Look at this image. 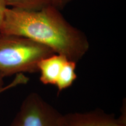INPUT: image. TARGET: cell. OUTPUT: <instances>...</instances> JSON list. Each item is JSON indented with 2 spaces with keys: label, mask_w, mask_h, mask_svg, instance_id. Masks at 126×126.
I'll return each instance as SVG.
<instances>
[{
  "label": "cell",
  "mask_w": 126,
  "mask_h": 126,
  "mask_svg": "<svg viewBox=\"0 0 126 126\" xmlns=\"http://www.w3.org/2000/svg\"><path fill=\"white\" fill-rule=\"evenodd\" d=\"M0 32L31 39L76 63L89 48L85 34L71 25L60 10L50 4L36 11L7 7Z\"/></svg>",
  "instance_id": "1"
},
{
  "label": "cell",
  "mask_w": 126,
  "mask_h": 126,
  "mask_svg": "<svg viewBox=\"0 0 126 126\" xmlns=\"http://www.w3.org/2000/svg\"><path fill=\"white\" fill-rule=\"evenodd\" d=\"M54 54L49 47L26 37L0 34V73L4 77L38 72L40 61Z\"/></svg>",
  "instance_id": "2"
},
{
  "label": "cell",
  "mask_w": 126,
  "mask_h": 126,
  "mask_svg": "<svg viewBox=\"0 0 126 126\" xmlns=\"http://www.w3.org/2000/svg\"><path fill=\"white\" fill-rule=\"evenodd\" d=\"M60 113L36 92L26 96L9 126H60Z\"/></svg>",
  "instance_id": "3"
},
{
  "label": "cell",
  "mask_w": 126,
  "mask_h": 126,
  "mask_svg": "<svg viewBox=\"0 0 126 126\" xmlns=\"http://www.w3.org/2000/svg\"><path fill=\"white\" fill-rule=\"evenodd\" d=\"M60 126H126V118L116 119L100 110L61 114Z\"/></svg>",
  "instance_id": "4"
},
{
  "label": "cell",
  "mask_w": 126,
  "mask_h": 126,
  "mask_svg": "<svg viewBox=\"0 0 126 126\" xmlns=\"http://www.w3.org/2000/svg\"><path fill=\"white\" fill-rule=\"evenodd\" d=\"M67 59L61 55L54 54L42 60L38 64L40 81L45 85H55L63 64Z\"/></svg>",
  "instance_id": "5"
},
{
  "label": "cell",
  "mask_w": 126,
  "mask_h": 126,
  "mask_svg": "<svg viewBox=\"0 0 126 126\" xmlns=\"http://www.w3.org/2000/svg\"><path fill=\"white\" fill-rule=\"evenodd\" d=\"M77 63L68 59L64 62L55 85L59 92L71 86L77 79V75L75 73Z\"/></svg>",
  "instance_id": "6"
},
{
  "label": "cell",
  "mask_w": 126,
  "mask_h": 126,
  "mask_svg": "<svg viewBox=\"0 0 126 126\" xmlns=\"http://www.w3.org/2000/svg\"><path fill=\"white\" fill-rule=\"evenodd\" d=\"M8 8L36 11L49 4L48 0H4Z\"/></svg>",
  "instance_id": "7"
},
{
  "label": "cell",
  "mask_w": 126,
  "mask_h": 126,
  "mask_svg": "<svg viewBox=\"0 0 126 126\" xmlns=\"http://www.w3.org/2000/svg\"><path fill=\"white\" fill-rule=\"evenodd\" d=\"M4 76L0 73V94L5 92V91L12 88L15 86L19 85L25 84L28 81V78L25 76L23 74H19L16 75L15 78L10 83L7 85H4Z\"/></svg>",
  "instance_id": "8"
},
{
  "label": "cell",
  "mask_w": 126,
  "mask_h": 126,
  "mask_svg": "<svg viewBox=\"0 0 126 126\" xmlns=\"http://www.w3.org/2000/svg\"><path fill=\"white\" fill-rule=\"evenodd\" d=\"M72 0H48L49 4L61 10Z\"/></svg>",
  "instance_id": "9"
},
{
  "label": "cell",
  "mask_w": 126,
  "mask_h": 126,
  "mask_svg": "<svg viewBox=\"0 0 126 126\" xmlns=\"http://www.w3.org/2000/svg\"><path fill=\"white\" fill-rule=\"evenodd\" d=\"M7 8V7L5 4L4 0H0V30H1L3 18H4L5 11ZM0 34H1V32H0Z\"/></svg>",
  "instance_id": "10"
}]
</instances>
